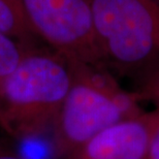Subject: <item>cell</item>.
Returning a JSON list of instances; mask_svg holds the SVG:
<instances>
[{
  "mask_svg": "<svg viewBox=\"0 0 159 159\" xmlns=\"http://www.w3.org/2000/svg\"><path fill=\"white\" fill-rule=\"evenodd\" d=\"M71 85V70L58 53L26 50L0 82V129L30 141L53 128Z\"/></svg>",
  "mask_w": 159,
  "mask_h": 159,
  "instance_id": "obj_1",
  "label": "cell"
},
{
  "mask_svg": "<svg viewBox=\"0 0 159 159\" xmlns=\"http://www.w3.org/2000/svg\"><path fill=\"white\" fill-rule=\"evenodd\" d=\"M66 60L71 85L52 128L54 153L61 159L102 130L143 113L138 95L123 90L103 66Z\"/></svg>",
  "mask_w": 159,
  "mask_h": 159,
  "instance_id": "obj_2",
  "label": "cell"
},
{
  "mask_svg": "<svg viewBox=\"0 0 159 159\" xmlns=\"http://www.w3.org/2000/svg\"><path fill=\"white\" fill-rule=\"evenodd\" d=\"M103 66L139 77L159 64V0H90Z\"/></svg>",
  "mask_w": 159,
  "mask_h": 159,
  "instance_id": "obj_3",
  "label": "cell"
},
{
  "mask_svg": "<svg viewBox=\"0 0 159 159\" xmlns=\"http://www.w3.org/2000/svg\"><path fill=\"white\" fill-rule=\"evenodd\" d=\"M31 28L66 59L103 66L90 0H20ZM104 67V66H103Z\"/></svg>",
  "mask_w": 159,
  "mask_h": 159,
  "instance_id": "obj_4",
  "label": "cell"
},
{
  "mask_svg": "<svg viewBox=\"0 0 159 159\" xmlns=\"http://www.w3.org/2000/svg\"><path fill=\"white\" fill-rule=\"evenodd\" d=\"M154 112L125 119L102 130L63 159H146Z\"/></svg>",
  "mask_w": 159,
  "mask_h": 159,
  "instance_id": "obj_5",
  "label": "cell"
},
{
  "mask_svg": "<svg viewBox=\"0 0 159 159\" xmlns=\"http://www.w3.org/2000/svg\"><path fill=\"white\" fill-rule=\"evenodd\" d=\"M0 32L21 44L31 43L36 36L24 14L20 0H0Z\"/></svg>",
  "mask_w": 159,
  "mask_h": 159,
  "instance_id": "obj_6",
  "label": "cell"
},
{
  "mask_svg": "<svg viewBox=\"0 0 159 159\" xmlns=\"http://www.w3.org/2000/svg\"><path fill=\"white\" fill-rule=\"evenodd\" d=\"M25 52L23 44L0 32V82L16 68Z\"/></svg>",
  "mask_w": 159,
  "mask_h": 159,
  "instance_id": "obj_7",
  "label": "cell"
},
{
  "mask_svg": "<svg viewBox=\"0 0 159 159\" xmlns=\"http://www.w3.org/2000/svg\"><path fill=\"white\" fill-rule=\"evenodd\" d=\"M138 78L139 83L134 93L139 100L151 101L159 110V64Z\"/></svg>",
  "mask_w": 159,
  "mask_h": 159,
  "instance_id": "obj_8",
  "label": "cell"
},
{
  "mask_svg": "<svg viewBox=\"0 0 159 159\" xmlns=\"http://www.w3.org/2000/svg\"><path fill=\"white\" fill-rule=\"evenodd\" d=\"M146 159H159V110L154 111V124Z\"/></svg>",
  "mask_w": 159,
  "mask_h": 159,
  "instance_id": "obj_9",
  "label": "cell"
},
{
  "mask_svg": "<svg viewBox=\"0 0 159 159\" xmlns=\"http://www.w3.org/2000/svg\"><path fill=\"white\" fill-rule=\"evenodd\" d=\"M0 159H26L0 139Z\"/></svg>",
  "mask_w": 159,
  "mask_h": 159,
  "instance_id": "obj_10",
  "label": "cell"
}]
</instances>
